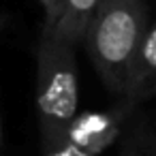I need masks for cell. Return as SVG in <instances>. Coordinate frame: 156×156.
<instances>
[{
	"label": "cell",
	"mask_w": 156,
	"mask_h": 156,
	"mask_svg": "<svg viewBox=\"0 0 156 156\" xmlns=\"http://www.w3.org/2000/svg\"><path fill=\"white\" fill-rule=\"evenodd\" d=\"M41 156H90L88 152H83L81 147H77L75 143L62 139L54 145H47V147H41Z\"/></svg>",
	"instance_id": "cell-6"
},
{
	"label": "cell",
	"mask_w": 156,
	"mask_h": 156,
	"mask_svg": "<svg viewBox=\"0 0 156 156\" xmlns=\"http://www.w3.org/2000/svg\"><path fill=\"white\" fill-rule=\"evenodd\" d=\"M79 111V77L75 47L41 34L37 49V115L41 147L64 139L66 128Z\"/></svg>",
	"instance_id": "cell-2"
},
{
	"label": "cell",
	"mask_w": 156,
	"mask_h": 156,
	"mask_svg": "<svg viewBox=\"0 0 156 156\" xmlns=\"http://www.w3.org/2000/svg\"><path fill=\"white\" fill-rule=\"evenodd\" d=\"M101 0H58L49 17H45L41 34L56 37L73 47L81 45L86 28L94 17Z\"/></svg>",
	"instance_id": "cell-4"
},
{
	"label": "cell",
	"mask_w": 156,
	"mask_h": 156,
	"mask_svg": "<svg viewBox=\"0 0 156 156\" xmlns=\"http://www.w3.org/2000/svg\"><path fill=\"white\" fill-rule=\"evenodd\" d=\"M122 96H126L135 103L156 96V24L147 26V30L143 34V41H141L137 58H135L130 81Z\"/></svg>",
	"instance_id": "cell-5"
},
{
	"label": "cell",
	"mask_w": 156,
	"mask_h": 156,
	"mask_svg": "<svg viewBox=\"0 0 156 156\" xmlns=\"http://www.w3.org/2000/svg\"><path fill=\"white\" fill-rule=\"evenodd\" d=\"M5 143V130H2V118H0V147Z\"/></svg>",
	"instance_id": "cell-8"
},
{
	"label": "cell",
	"mask_w": 156,
	"mask_h": 156,
	"mask_svg": "<svg viewBox=\"0 0 156 156\" xmlns=\"http://www.w3.org/2000/svg\"><path fill=\"white\" fill-rule=\"evenodd\" d=\"M135 105H137L135 101L124 96V101L111 109L77 111L66 128L64 139L75 143L77 147H81L90 156H96V154L105 152L111 143H115V139L120 137L122 124Z\"/></svg>",
	"instance_id": "cell-3"
},
{
	"label": "cell",
	"mask_w": 156,
	"mask_h": 156,
	"mask_svg": "<svg viewBox=\"0 0 156 156\" xmlns=\"http://www.w3.org/2000/svg\"><path fill=\"white\" fill-rule=\"evenodd\" d=\"M39 2H41V5H43V9H45V17H49V15L54 13L56 5H58V0H39Z\"/></svg>",
	"instance_id": "cell-7"
},
{
	"label": "cell",
	"mask_w": 156,
	"mask_h": 156,
	"mask_svg": "<svg viewBox=\"0 0 156 156\" xmlns=\"http://www.w3.org/2000/svg\"><path fill=\"white\" fill-rule=\"evenodd\" d=\"M145 30L147 9L143 0H101L81 43L109 92H126Z\"/></svg>",
	"instance_id": "cell-1"
}]
</instances>
